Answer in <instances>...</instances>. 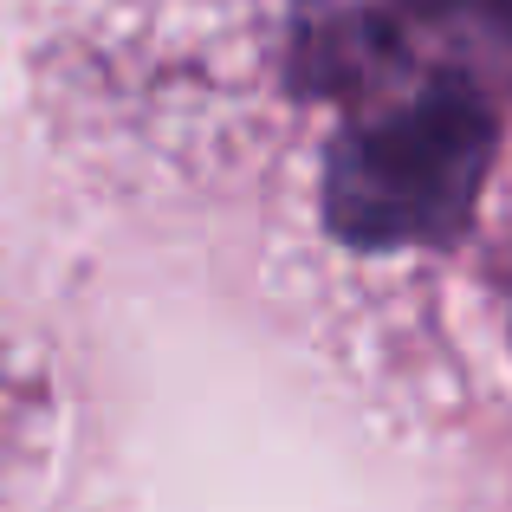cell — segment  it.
Masks as SVG:
<instances>
[{"instance_id": "1", "label": "cell", "mask_w": 512, "mask_h": 512, "mask_svg": "<svg viewBox=\"0 0 512 512\" xmlns=\"http://www.w3.org/2000/svg\"><path fill=\"white\" fill-rule=\"evenodd\" d=\"M493 104L467 78H428L409 104L357 117L325 163V221L350 247H441L474 221L493 169Z\"/></svg>"}, {"instance_id": "2", "label": "cell", "mask_w": 512, "mask_h": 512, "mask_svg": "<svg viewBox=\"0 0 512 512\" xmlns=\"http://www.w3.org/2000/svg\"><path fill=\"white\" fill-rule=\"evenodd\" d=\"M389 52H402V39H428V46L454 52L448 78H512V0H396V13H383Z\"/></svg>"}]
</instances>
